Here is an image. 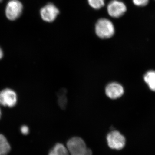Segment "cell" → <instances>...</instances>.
<instances>
[{"mask_svg": "<svg viewBox=\"0 0 155 155\" xmlns=\"http://www.w3.org/2000/svg\"><path fill=\"white\" fill-rule=\"evenodd\" d=\"M95 32L100 38H110L115 33L114 24L109 19L102 18L99 19L95 25Z\"/></svg>", "mask_w": 155, "mask_h": 155, "instance_id": "1", "label": "cell"}, {"mask_svg": "<svg viewBox=\"0 0 155 155\" xmlns=\"http://www.w3.org/2000/svg\"><path fill=\"white\" fill-rule=\"evenodd\" d=\"M107 139L108 146L112 149H122L126 143L125 137L117 130H114L108 134Z\"/></svg>", "mask_w": 155, "mask_h": 155, "instance_id": "2", "label": "cell"}, {"mask_svg": "<svg viewBox=\"0 0 155 155\" xmlns=\"http://www.w3.org/2000/svg\"><path fill=\"white\" fill-rule=\"evenodd\" d=\"M23 6L18 0H11L7 4L5 9L6 17L10 20H16L22 13Z\"/></svg>", "mask_w": 155, "mask_h": 155, "instance_id": "3", "label": "cell"}, {"mask_svg": "<svg viewBox=\"0 0 155 155\" xmlns=\"http://www.w3.org/2000/svg\"><path fill=\"white\" fill-rule=\"evenodd\" d=\"M67 147L70 155L82 153L87 149L85 142L82 138L77 137H72L68 140Z\"/></svg>", "mask_w": 155, "mask_h": 155, "instance_id": "4", "label": "cell"}, {"mask_svg": "<svg viewBox=\"0 0 155 155\" xmlns=\"http://www.w3.org/2000/svg\"><path fill=\"white\" fill-rule=\"evenodd\" d=\"M17 95L12 89L6 88L0 92V104L5 107H13L17 104Z\"/></svg>", "mask_w": 155, "mask_h": 155, "instance_id": "5", "label": "cell"}, {"mask_svg": "<svg viewBox=\"0 0 155 155\" xmlns=\"http://www.w3.org/2000/svg\"><path fill=\"white\" fill-rule=\"evenodd\" d=\"M126 6L124 3L118 0H113L109 3L107 6L108 14L114 18H119L126 12Z\"/></svg>", "mask_w": 155, "mask_h": 155, "instance_id": "6", "label": "cell"}, {"mask_svg": "<svg viewBox=\"0 0 155 155\" xmlns=\"http://www.w3.org/2000/svg\"><path fill=\"white\" fill-rule=\"evenodd\" d=\"M59 14V10L54 4L50 3L43 7L40 14L43 20L47 22H52Z\"/></svg>", "mask_w": 155, "mask_h": 155, "instance_id": "7", "label": "cell"}, {"mask_svg": "<svg viewBox=\"0 0 155 155\" xmlns=\"http://www.w3.org/2000/svg\"><path fill=\"white\" fill-rule=\"evenodd\" d=\"M123 87L119 83L113 82L109 84L106 87V94L112 99H116L120 97L124 94Z\"/></svg>", "mask_w": 155, "mask_h": 155, "instance_id": "8", "label": "cell"}, {"mask_svg": "<svg viewBox=\"0 0 155 155\" xmlns=\"http://www.w3.org/2000/svg\"><path fill=\"white\" fill-rule=\"evenodd\" d=\"M48 155H69V153L64 144L58 143L50 151Z\"/></svg>", "mask_w": 155, "mask_h": 155, "instance_id": "9", "label": "cell"}, {"mask_svg": "<svg viewBox=\"0 0 155 155\" xmlns=\"http://www.w3.org/2000/svg\"><path fill=\"white\" fill-rule=\"evenodd\" d=\"M11 147L5 137L0 134V155H7L10 152Z\"/></svg>", "mask_w": 155, "mask_h": 155, "instance_id": "10", "label": "cell"}, {"mask_svg": "<svg viewBox=\"0 0 155 155\" xmlns=\"http://www.w3.org/2000/svg\"><path fill=\"white\" fill-rule=\"evenodd\" d=\"M144 79L150 88L155 91V71L151 70L147 72L144 75Z\"/></svg>", "mask_w": 155, "mask_h": 155, "instance_id": "11", "label": "cell"}, {"mask_svg": "<svg viewBox=\"0 0 155 155\" xmlns=\"http://www.w3.org/2000/svg\"><path fill=\"white\" fill-rule=\"evenodd\" d=\"M89 5L93 8L98 10L104 5V0H88Z\"/></svg>", "mask_w": 155, "mask_h": 155, "instance_id": "12", "label": "cell"}, {"mask_svg": "<svg viewBox=\"0 0 155 155\" xmlns=\"http://www.w3.org/2000/svg\"><path fill=\"white\" fill-rule=\"evenodd\" d=\"M134 4L137 6L146 5L149 2V0H133Z\"/></svg>", "mask_w": 155, "mask_h": 155, "instance_id": "13", "label": "cell"}, {"mask_svg": "<svg viewBox=\"0 0 155 155\" xmlns=\"http://www.w3.org/2000/svg\"><path fill=\"white\" fill-rule=\"evenodd\" d=\"M21 131L22 134L25 135L28 134L29 132L28 127L25 125H23L21 127Z\"/></svg>", "mask_w": 155, "mask_h": 155, "instance_id": "14", "label": "cell"}, {"mask_svg": "<svg viewBox=\"0 0 155 155\" xmlns=\"http://www.w3.org/2000/svg\"><path fill=\"white\" fill-rule=\"evenodd\" d=\"M76 155H92V152L90 149L87 148L84 152Z\"/></svg>", "mask_w": 155, "mask_h": 155, "instance_id": "15", "label": "cell"}, {"mask_svg": "<svg viewBox=\"0 0 155 155\" xmlns=\"http://www.w3.org/2000/svg\"><path fill=\"white\" fill-rule=\"evenodd\" d=\"M3 52L2 50V49L1 48H0V60L3 57Z\"/></svg>", "mask_w": 155, "mask_h": 155, "instance_id": "16", "label": "cell"}, {"mask_svg": "<svg viewBox=\"0 0 155 155\" xmlns=\"http://www.w3.org/2000/svg\"><path fill=\"white\" fill-rule=\"evenodd\" d=\"M1 116H2V112H1V110L0 109V118H1Z\"/></svg>", "mask_w": 155, "mask_h": 155, "instance_id": "17", "label": "cell"}, {"mask_svg": "<svg viewBox=\"0 0 155 155\" xmlns=\"http://www.w3.org/2000/svg\"><path fill=\"white\" fill-rule=\"evenodd\" d=\"M2 0H0V2H2Z\"/></svg>", "mask_w": 155, "mask_h": 155, "instance_id": "18", "label": "cell"}]
</instances>
